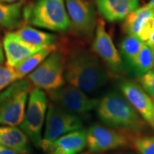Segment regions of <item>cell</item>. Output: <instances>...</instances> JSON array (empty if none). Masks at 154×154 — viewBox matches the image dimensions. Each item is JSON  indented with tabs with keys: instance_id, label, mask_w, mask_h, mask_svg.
I'll use <instances>...</instances> for the list:
<instances>
[{
	"instance_id": "32",
	"label": "cell",
	"mask_w": 154,
	"mask_h": 154,
	"mask_svg": "<svg viewBox=\"0 0 154 154\" xmlns=\"http://www.w3.org/2000/svg\"><path fill=\"white\" fill-rule=\"evenodd\" d=\"M153 27L154 29V14H153Z\"/></svg>"
},
{
	"instance_id": "30",
	"label": "cell",
	"mask_w": 154,
	"mask_h": 154,
	"mask_svg": "<svg viewBox=\"0 0 154 154\" xmlns=\"http://www.w3.org/2000/svg\"><path fill=\"white\" fill-rule=\"evenodd\" d=\"M147 6H149V7H151V9H154V0H151L150 2L147 5Z\"/></svg>"
},
{
	"instance_id": "12",
	"label": "cell",
	"mask_w": 154,
	"mask_h": 154,
	"mask_svg": "<svg viewBox=\"0 0 154 154\" xmlns=\"http://www.w3.org/2000/svg\"><path fill=\"white\" fill-rule=\"evenodd\" d=\"M119 88L133 107L153 128L154 103L141 86L131 81L126 80L121 83Z\"/></svg>"
},
{
	"instance_id": "28",
	"label": "cell",
	"mask_w": 154,
	"mask_h": 154,
	"mask_svg": "<svg viewBox=\"0 0 154 154\" xmlns=\"http://www.w3.org/2000/svg\"><path fill=\"white\" fill-rule=\"evenodd\" d=\"M145 43L146 44H148L149 46H151V47H154V29H153V31H152L151 36H150L149 39H148L147 41L145 42Z\"/></svg>"
},
{
	"instance_id": "4",
	"label": "cell",
	"mask_w": 154,
	"mask_h": 154,
	"mask_svg": "<svg viewBox=\"0 0 154 154\" xmlns=\"http://www.w3.org/2000/svg\"><path fill=\"white\" fill-rule=\"evenodd\" d=\"M32 86L27 78H23L0 92V126H17L22 124Z\"/></svg>"
},
{
	"instance_id": "21",
	"label": "cell",
	"mask_w": 154,
	"mask_h": 154,
	"mask_svg": "<svg viewBox=\"0 0 154 154\" xmlns=\"http://www.w3.org/2000/svg\"><path fill=\"white\" fill-rule=\"evenodd\" d=\"M154 66V47L144 43L139 53L135 58L131 67L136 75L140 76Z\"/></svg>"
},
{
	"instance_id": "29",
	"label": "cell",
	"mask_w": 154,
	"mask_h": 154,
	"mask_svg": "<svg viewBox=\"0 0 154 154\" xmlns=\"http://www.w3.org/2000/svg\"><path fill=\"white\" fill-rule=\"evenodd\" d=\"M1 2H2L4 3H9V4H11V3H15L17 2L20 1V0H0Z\"/></svg>"
},
{
	"instance_id": "13",
	"label": "cell",
	"mask_w": 154,
	"mask_h": 154,
	"mask_svg": "<svg viewBox=\"0 0 154 154\" xmlns=\"http://www.w3.org/2000/svg\"><path fill=\"white\" fill-rule=\"evenodd\" d=\"M86 145V131L80 129L53 140L42 139L40 148L47 154H78Z\"/></svg>"
},
{
	"instance_id": "33",
	"label": "cell",
	"mask_w": 154,
	"mask_h": 154,
	"mask_svg": "<svg viewBox=\"0 0 154 154\" xmlns=\"http://www.w3.org/2000/svg\"><path fill=\"white\" fill-rule=\"evenodd\" d=\"M153 128H154V126H153Z\"/></svg>"
},
{
	"instance_id": "24",
	"label": "cell",
	"mask_w": 154,
	"mask_h": 154,
	"mask_svg": "<svg viewBox=\"0 0 154 154\" xmlns=\"http://www.w3.org/2000/svg\"><path fill=\"white\" fill-rule=\"evenodd\" d=\"M17 80L18 76L14 69L0 64V92Z\"/></svg>"
},
{
	"instance_id": "15",
	"label": "cell",
	"mask_w": 154,
	"mask_h": 154,
	"mask_svg": "<svg viewBox=\"0 0 154 154\" xmlns=\"http://www.w3.org/2000/svg\"><path fill=\"white\" fill-rule=\"evenodd\" d=\"M2 44L6 57V64L12 69L44 47L25 43L17 38L13 32L5 34Z\"/></svg>"
},
{
	"instance_id": "2",
	"label": "cell",
	"mask_w": 154,
	"mask_h": 154,
	"mask_svg": "<svg viewBox=\"0 0 154 154\" xmlns=\"http://www.w3.org/2000/svg\"><path fill=\"white\" fill-rule=\"evenodd\" d=\"M96 110L100 120L111 128L137 134L144 127L143 121L138 111L124 95L118 92L106 94L99 100Z\"/></svg>"
},
{
	"instance_id": "26",
	"label": "cell",
	"mask_w": 154,
	"mask_h": 154,
	"mask_svg": "<svg viewBox=\"0 0 154 154\" xmlns=\"http://www.w3.org/2000/svg\"><path fill=\"white\" fill-rule=\"evenodd\" d=\"M0 154H22L16 150L7 147L0 144Z\"/></svg>"
},
{
	"instance_id": "3",
	"label": "cell",
	"mask_w": 154,
	"mask_h": 154,
	"mask_svg": "<svg viewBox=\"0 0 154 154\" xmlns=\"http://www.w3.org/2000/svg\"><path fill=\"white\" fill-rule=\"evenodd\" d=\"M23 17L32 25L54 32L72 28L64 0H37L24 9Z\"/></svg>"
},
{
	"instance_id": "1",
	"label": "cell",
	"mask_w": 154,
	"mask_h": 154,
	"mask_svg": "<svg viewBox=\"0 0 154 154\" xmlns=\"http://www.w3.org/2000/svg\"><path fill=\"white\" fill-rule=\"evenodd\" d=\"M110 76L98 57L84 48L72 50L65 59V80L85 93L99 91L107 84Z\"/></svg>"
},
{
	"instance_id": "6",
	"label": "cell",
	"mask_w": 154,
	"mask_h": 154,
	"mask_svg": "<svg viewBox=\"0 0 154 154\" xmlns=\"http://www.w3.org/2000/svg\"><path fill=\"white\" fill-rule=\"evenodd\" d=\"M65 59L64 55L56 49L28 74V80L35 88L44 91L61 87L65 83Z\"/></svg>"
},
{
	"instance_id": "19",
	"label": "cell",
	"mask_w": 154,
	"mask_h": 154,
	"mask_svg": "<svg viewBox=\"0 0 154 154\" xmlns=\"http://www.w3.org/2000/svg\"><path fill=\"white\" fill-rule=\"evenodd\" d=\"M23 3L6 4L0 1V25L7 29H17L22 25Z\"/></svg>"
},
{
	"instance_id": "23",
	"label": "cell",
	"mask_w": 154,
	"mask_h": 154,
	"mask_svg": "<svg viewBox=\"0 0 154 154\" xmlns=\"http://www.w3.org/2000/svg\"><path fill=\"white\" fill-rule=\"evenodd\" d=\"M131 146L140 154H154V136L135 134Z\"/></svg>"
},
{
	"instance_id": "8",
	"label": "cell",
	"mask_w": 154,
	"mask_h": 154,
	"mask_svg": "<svg viewBox=\"0 0 154 154\" xmlns=\"http://www.w3.org/2000/svg\"><path fill=\"white\" fill-rule=\"evenodd\" d=\"M50 100L69 112L82 116L96 109L99 99L88 96L76 86L68 84L47 91Z\"/></svg>"
},
{
	"instance_id": "11",
	"label": "cell",
	"mask_w": 154,
	"mask_h": 154,
	"mask_svg": "<svg viewBox=\"0 0 154 154\" xmlns=\"http://www.w3.org/2000/svg\"><path fill=\"white\" fill-rule=\"evenodd\" d=\"M72 27L80 36L91 37L96 26L94 6L87 0H66Z\"/></svg>"
},
{
	"instance_id": "18",
	"label": "cell",
	"mask_w": 154,
	"mask_h": 154,
	"mask_svg": "<svg viewBox=\"0 0 154 154\" xmlns=\"http://www.w3.org/2000/svg\"><path fill=\"white\" fill-rule=\"evenodd\" d=\"M21 41L31 45L45 47L54 44L56 36L48 32L36 29L30 26H24L13 32Z\"/></svg>"
},
{
	"instance_id": "22",
	"label": "cell",
	"mask_w": 154,
	"mask_h": 154,
	"mask_svg": "<svg viewBox=\"0 0 154 154\" xmlns=\"http://www.w3.org/2000/svg\"><path fill=\"white\" fill-rule=\"evenodd\" d=\"M144 43L145 42L138 36L132 34H128L121 42L120 44L121 53L131 66L143 47Z\"/></svg>"
},
{
	"instance_id": "17",
	"label": "cell",
	"mask_w": 154,
	"mask_h": 154,
	"mask_svg": "<svg viewBox=\"0 0 154 154\" xmlns=\"http://www.w3.org/2000/svg\"><path fill=\"white\" fill-rule=\"evenodd\" d=\"M29 138L25 133L17 126H0V144L22 154L29 153Z\"/></svg>"
},
{
	"instance_id": "20",
	"label": "cell",
	"mask_w": 154,
	"mask_h": 154,
	"mask_svg": "<svg viewBox=\"0 0 154 154\" xmlns=\"http://www.w3.org/2000/svg\"><path fill=\"white\" fill-rule=\"evenodd\" d=\"M56 49L57 46L55 44L46 46L19 63L18 66L14 69L18 76V79L25 78V76L34 70L50 54Z\"/></svg>"
},
{
	"instance_id": "5",
	"label": "cell",
	"mask_w": 154,
	"mask_h": 154,
	"mask_svg": "<svg viewBox=\"0 0 154 154\" xmlns=\"http://www.w3.org/2000/svg\"><path fill=\"white\" fill-rule=\"evenodd\" d=\"M24 119L19 128L27 135L34 146L40 148L42 131L48 107V99L44 90L34 88L29 92Z\"/></svg>"
},
{
	"instance_id": "9",
	"label": "cell",
	"mask_w": 154,
	"mask_h": 154,
	"mask_svg": "<svg viewBox=\"0 0 154 154\" xmlns=\"http://www.w3.org/2000/svg\"><path fill=\"white\" fill-rule=\"evenodd\" d=\"M42 139L53 140L63 135L80 130L83 121L81 116L69 112L54 103H49Z\"/></svg>"
},
{
	"instance_id": "34",
	"label": "cell",
	"mask_w": 154,
	"mask_h": 154,
	"mask_svg": "<svg viewBox=\"0 0 154 154\" xmlns=\"http://www.w3.org/2000/svg\"><path fill=\"white\" fill-rule=\"evenodd\" d=\"M28 154H29V153H28Z\"/></svg>"
},
{
	"instance_id": "31",
	"label": "cell",
	"mask_w": 154,
	"mask_h": 154,
	"mask_svg": "<svg viewBox=\"0 0 154 154\" xmlns=\"http://www.w3.org/2000/svg\"><path fill=\"white\" fill-rule=\"evenodd\" d=\"M79 154H91V153H90V152H84V153H79Z\"/></svg>"
},
{
	"instance_id": "14",
	"label": "cell",
	"mask_w": 154,
	"mask_h": 154,
	"mask_svg": "<svg viewBox=\"0 0 154 154\" xmlns=\"http://www.w3.org/2000/svg\"><path fill=\"white\" fill-rule=\"evenodd\" d=\"M153 14L154 9L147 5L136 9L125 18L124 32L128 34L138 36L146 42L153 29Z\"/></svg>"
},
{
	"instance_id": "25",
	"label": "cell",
	"mask_w": 154,
	"mask_h": 154,
	"mask_svg": "<svg viewBox=\"0 0 154 154\" xmlns=\"http://www.w3.org/2000/svg\"><path fill=\"white\" fill-rule=\"evenodd\" d=\"M140 84L148 95L154 99V69H151L140 76Z\"/></svg>"
},
{
	"instance_id": "16",
	"label": "cell",
	"mask_w": 154,
	"mask_h": 154,
	"mask_svg": "<svg viewBox=\"0 0 154 154\" xmlns=\"http://www.w3.org/2000/svg\"><path fill=\"white\" fill-rule=\"evenodd\" d=\"M98 9L109 22L121 21L137 9L138 0H96Z\"/></svg>"
},
{
	"instance_id": "7",
	"label": "cell",
	"mask_w": 154,
	"mask_h": 154,
	"mask_svg": "<svg viewBox=\"0 0 154 154\" xmlns=\"http://www.w3.org/2000/svg\"><path fill=\"white\" fill-rule=\"evenodd\" d=\"M135 134L99 124H93L86 131V146L94 153L127 147L131 145Z\"/></svg>"
},
{
	"instance_id": "10",
	"label": "cell",
	"mask_w": 154,
	"mask_h": 154,
	"mask_svg": "<svg viewBox=\"0 0 154 154\" xmlns=\"http://www.w3.org/2000/svg\"><path fill=\"white\" fill-rule=\"evenodd\" d=\"M93 50L104 62L111 75L119 76L124 73V68L121 56L101 19L96 23Z\"/></svg>"
},
{
	"instance_id": "27",
	"label": "cell",
	"mask_w": 154,
	"mask_h": 154,
	"mask_svg": "<svg viewBox=\"0 0 154 154\" xmlns=\"http://www.w3.org/2000/svg\"><path fill=\"white\" fill-rule=\"evenodd\" d=\"M5 62V52H4L3 44L0 40V64H2Z\"/></svg>"
}]
</instances>
